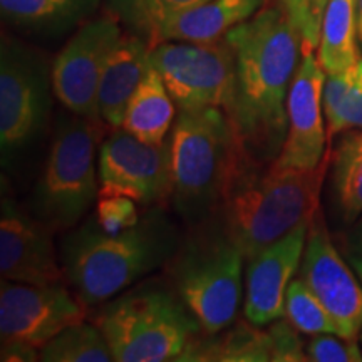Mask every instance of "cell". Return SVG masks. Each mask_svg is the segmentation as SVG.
I'll return each mask as SVG.
<instances>
[{
	"label": "cell",
	"mask_w": 362,
	"mask_h": 362,
	"mask_svg": "<svg viewBox=\"0 0 362 362\" xmlns=\"http://www.w3.org/2000/svg\"><path fill=\"white\" fill-rule=\"evenodd\" d=\"M235 54L228 116L252 160L270 165L287 138V98L302 37L280 4H267L225 35Z\"/></svg>",
	"instance_id": "obj_1"
},
{
	"label": "cell",
	"mask_w": 362,
	"mask_h": 362,
	"mask_svg": "<svg viewBox=\"0 0 362 362\" xmlns=\"http://www.w3.org/2000/svg\"><path fill=\"white\" fill-rule=\"evenodd\" d=\"M183 242L163 206H153L138 223L107 232L96 215L67 230L61 242L64 275L84 305H103L168 265Z\"/></svg>",
	"instance_id": "obj_2"
},
{
	"label": "cell",
	"mask_w": 362,
	"mask_h": 362,
	"mask_svg": "<svg viewBox=\"0 0 362 362\" xmlns=\"http://www.w3.org/2000/svg\"><path fill=\"white\" fill-rule=\"evenodd\" d=\"M171 203L189 228L220 215L250 160L221 107L180 111L170 136Z\"/></svg>",
	"instance_id": "obj_3"
},
{
	"label": "cell",
	"mask_w": 362,
	"mask_h": 362,
	"mask_svg": "<svg viewBox=\"0 0 362 362\" xmlns=\"http://www.w3.org/2000/svg\"><path fill=\"white\" fill-rule=\"evenodd\" d=\"M322 175L324 165L298 170L248 160L218 215L245 260L312 220Z\"/></svg>",
	"instance_id": "obj_4"
},
{
	"label": "cell",
	"mask_w": 362,
	"mask_h": 362,
	"mask_svg": "<svg viewBox=\"0 0 362 362\" xmlns=\"http://www.w3.org/2000/svg\"><path fill=\"white\" fill-rule=\"evenodd\" d=\"M116 362L178 361L203 334L173 285L146 282L103 304L96 315Z\"/></svg>",
	"instance_id": "obj_5"
},
{
	"label": "cell",
	"mask_w": 362,
	"mask_h": 362,
	"mask_svg": "<svg viewBox=\"0 0 362 362\" xmlns=\"http://www.w3.org/2000/svg\"><path fill=\"white\" fill-rule=\"evenodd\" d=\"M245 255L220 216L193 226L170 262V279L203 332L216 334L237 319L243 297Z\"/></svg>",
	"instance_id": "obj_6"
},
{
	"label": "cell",
	"mask_w": 362,
	"mask_h": 362,
	"mask_svg": "<svg viewBox=\"0 0 362 362\" xmlns=\"http://www.w3.org/2000/svg\"><path fill=\"white\" fill-rule=\"evenodd\" d=\"M99 128L71 111L56 117L47 160L33 192L34 216L54 233L78 226L96 202Z\"/></svg>",
	"instance_id": "obj_7"
},
{
	"label": "cell",
	"mask_w": 362,
	"mask_h": 362,
	"mask_svg": "<svg viewBox=\"0 0 362 362\" xmlns=\"http://www.w3.org/2000/svg\"><path fill=\"white\" fill-rule=\"evenodd\" d=\"M52 64L11 34L0 40V149L2 166L37 144L52 112Z\"/></svg>",
	"instance_id": "obj_8"
},
{
	"label": "cell",
	"mask_w": 362,
	"mask_h": 362,
	"mask_svg": "<svg viewBox=\"0 0 362 362\" xmlns=\"http://www.w3.org/2000/svg\"><path fill=\"white\" fill-rule=\"evenodd\" d=\"M178 111L221 107L228 112L235 89V54L226 39L216 42L156 44L149 54Z\"/></svg>",
	"instance_id": "obj_9"
},
{
	"label": "cell",
	"mask_w": 362,
	"mask_h": 362,
	"mask_svg": "<svg viewBox=\"0 0 362 362\" xmlns=\"http://www.w3.org/2000/svg\"><path fill=\"white\" fill-rule=\"evenodd\" d=\"M99 197L121 194L146 208L171 200V151L168 143L141 141L124 128L115 131L99 148Z\"/></svg>",
	"instance_id": "obj_10"
},
{
	"label": "cell",
	"mask_w": 362,
	"mask_h": 362,
	"mask_svg": "<svg viewBox=\"0 0 362 362\" xmlns=\"http://www.w3.org/2000/svg\"><path fill=\"white\" fill-rule=\"evenodd\" d=\"M123 37L119 19L104 13L84 22L52 62L54 96L66 111L101 124L98 90L107 57Z\"/></svg>",
	"instance_id": "obj_11"
},
{
	"label": "cell",
	"mask_w": 362,
	"mask_h": 362,
	"mask_svg": "<svg viewBox=\"0 0 362 362\" xmlns=\"http://www.w3.org/2000/svg\"><path fill=\"white\" fill-rule=\"evenodd\" d=\"M83 305L62 282L33 285L2 279L0 339L40 349L66 327L86 320Z\"/></svg>",
	"instance_id": "obj_12"
},
{
	"label": "cell",
	"mask_w": 362,
	"mask_h": 362,
	"mask_svg": "<svg viewBox=\"0 0 362 362\" xmlns=\"http://www.w3.org/2000/svg\"><path fill=\"white\" fill-rule=\"evenodd\" d=\"M300 279L334 317L341 337L357 339L362 330V282L334 247L319 215L310 220Z\"/></svg>",
	"instance_id": "obj_13"
},
{
	"label": "cell",
	"mask_w": 362,
	"mask_h": 362,
	"mask_svg": "<svg viewBox=\"0 0 362 362\" xmlns=\"http://www.w3.org/2000/svg\"><path fill=\"white\" fill-rule=\"evenodd\" d=\"M325 74L314 49L302 47L287 98V138L274 161L280 168L315 170L322 165L327 141L322 106Z\"/></svg>",
	"instance_id": "obj_14"
},
{
	"label": "cell",
	"mask_w": 362,
	"mask_h": 362,
	"mask_svg": "<svg viewBox=\"0 0 362 362\" xmlns=\"http://www.w3.org/2000/svg\"><path fill=\"white\" fill-rule=\"evenodd\" d=\"M54 232L37 216L2 198L0 216V275L19 284L51 285L66 277L52 240Z\"/></svg>",
	"instance_id": "obj_15"
},
{
	"label": "cell",
	"mask_w": 362,
	"mask_h": 362,
	"mask_svg": "<svg viewBox=\"0 0 362 362\" xmlns=\"http://www.w3.org/2000/svg\"><path fill=\"white\" fill-rule=\"evenodd\" d=\"M309 225L304 221L247 260L243 315L248 322L264 327L285 317V293L304 259Z\"/></svg>",
	"instance_id": "obj_16"
},
{
	"label": "cell",
	"mask_w": 362,
	"mask_h": 362,
	"mask_svg": "<svg viewBox=\"0 0 362 362\" xmlns=\"http://www.w3.org/2000/svg\"><path fill=\"white\" fill-rule=\"evenodd\" d=\"M151 45L138 34H123L104 66L98 90V110L101 119L112 129L124 123L126 110L151 61Z\"/></svg>",
	"instance_id": "obj_17"
},
{
	"label": "cell",
	"mask_w": 362,
	"mask_h": 362,
	"mask_svg": "<svg viewBox=\"0 0 362 362\" xmlns=\"http://www.w3.org/2000/svg\"><path fill=\"white\" fill-rule=\"evenodd\" d=\"M267 4L269 0H208L161 25L155 45L166 40L198 44L216 42L225 39L233 27L252 19Z\"/></svg>",
	"instance_id": "obj_18"
},
{
	"label": "cell",
	"mask_w": 362,
	"mask_h": 362,
	"mask_svg": "<svg viewBox=\"0 0 362 362\" xmlns=\"http://www.w3.org/2000/svg\"><path fill=\"white\" fill-rule=\"evenodd\" d=\"M101 0H0L4 24L35 37H59L79 29Z\"/></svg>",
	"instance_id": "obj_19"
},
{
	"label": "cell",
	"mask_w": 362,
	"mask_h": 362,
	"mask_svg": "<svg viewBox=\"0 0 362 362\" xmlns=\"http://www.w3.org/2000/svg\"><path fill=\"white\" fill-rule=\"evenodd\" d=\"M175 101L155 67H149L126 110L124 128L141 141L161 144L175 124Z\"/></svg>",
	"instance_id": "obj_20"
},
{
	"label": "cell",
	"mask_w": 362,
	"mask_h": 362,
	"mask_svg": "<svg viewBox=\"0 0 362 362\" xmlns=\"http://www.w3.org/2000/svg\"><path fill=\"white\" fill-rule=\"evenodd\" d=\"M178 361L269 362L272 361L270 334L252 322H237L216 334L203 332L189 344Z\"/></svg>",
	"instance_id": "obj_21"
},
{
	"label": "cell",
	"mask_w": 362,
	"mask_h": 362,
	"mask_svg": "<svg viewBox=\"0 0 362 362\" xmlns=\"http://www.w3.org/2000/svg\"><path fill=\"white\" fill-rule=\"evenodd\" d=\"M357 40V0H329L317 47V59L327 74L346 71L359 61Z\"/></svg>",
	"instance_id": "obj_22"
},
{
	"label": "cell",
	"mask_w": 362,
	"mask_h": 362,
	"mask_svg": "<svg viewBox=\"0 0 362 362\" xmlns=\"http://www.w3.org/2000/svg\"><path fill=\"white\" fill-rule=\"evenodd\" d=\"M332 189L344 223L362 216V131H344L334 151Z\"/></svg>",
	"instance_id": "obj_23"
},
{
	"label": "cell",
	"mask_w": 362,
	"mask_h": 362,
	"mask_svg": "<svg viewBox=\"0 0 362 362\" xmlns=\"http://www.w3.org/2000/svg\"><path fill=\"white\" fill-rule=\"evenodd\" d=\"M322 106L329 136L362 129V59L346 71L327 74Z\"/></svg>",
	"instance_id": "obj_24"
},
{
	"label": "cell",
	"mask_w": 362,
	"mask_h": 362,
	"mask_svg": "<svg viewBox=\"0 0 362 362\" xmlns=\"http://www.w3.org/2000/svg\"><path fill=\"white\" fill-rule=\"evenodd\" d=\"M44 362H111L115 361L103 330L86 320L69 325L39 349Z\"/></svg>",
	"instance_id": "obj_25"
},
{
	"label": "cell",
	"mask_w": 362,
	"mask_h": 362,
	"mask_svg": "<svg viewBox=\"0 0 362 362\" xmlns=\"http://www.w3.org/2000/svg\"><path fill=\"white\" fill-rule=\"evenodd\" d=\"M205 2L208 0H111V6L117 19H124L153 49L161 25Z\"/></svg>",
	"instance_id": "obj_26"
},
{
	"label": "cell",
	"mask_w": 362,
	"mask_h": 362,
	"mask_svg": "<svg viewBox=\"0 0 362 362\" xmlns=\"http://www.w3.org/2000/svg\"><path fill=\"white\" fill-rule=\"evenodd\" d=\"M285 317L298 332L310 334H336L341 330L330 312L317 298L302 279H292L285 293Z\"/></svg>",
	"instance_id": "obj_27"
},
{
	"label": "cell",
	"mask_w": 362,
	"mask_h": 362,
	"mask_svg": "<svg viewBox=\"0 0 362 362\" xmlns=\"http://www.w3.org/2000/svg\"><path fill=\"white\" fill-rule=\"evenodd\" d=\"M302 37V47L317 51L329 0H277Z\"/></svg>",
	"instance_id": "obj_28"
},
{
	"label": "cell",
	"mask_w": 362,
	"mask_h": 362,
	"mask_svg": "<svg viewBox=\"0 0 362 362\" xmlns=\"http://www.w3.org/2000/svg\"><path fill=\"white\" fill-rule=\"evenodd\" d=\"M307 359L314 362H361L362 351L356 339L336 334H317L307 344Z\"/></svg>",
	"instance_id": "obj_29"
},
{
	"label": "cell",
	"mask_w": 362,
	"mask_h": 362,
	"mask_svg": "<svg viewBox=\"0 0 362 362\" xmlns=\"http://www.w3.org/2000/svg\"><path fill=\"white\" fill-rule=\"evenodd\" d=\"M96 208V218L107 232H119V230L136 225L139 220L136 202L121 194L99 197Z\"/></svg>",
	"instance_id": "obj_30"
},
{
	"label": "cell",
	"mask_w": 362,
	"mask_h": 362,
	"mask_svg": "<svg viewBox=\"0 0 362 362\" xmlns=\"http://www.w3.org/2000/svg\"><path fill=\"white\" fill-rule=\"evenodd\" d=\"M272 341V361L275 362H300L307 359L298 330L291 322L279 319L269 327Z\"/></svg>",
	"instance_id": "obj_31"
},
{
	"label": "cell",
	"mask_w": 362,
	"mask_h": 362,
	"mask_svg": "<svg viewBox=\"0 0 362 362\" xmlns=\"http://www.w3.org/2000/svg\"><path fill=\"white\" fill-rule=\"evenodd\" d=\"M0 359L4 362H33L39 359V349L22 342H2Z\"/></svg>",
	"instance_id": "obj_32"
},
{
	"label": "cell",
	"mask_w": 362,
	"mask_h": 362,
	"mask_svg": "<svg viewBox=\"0 0 362 362\" xmlns=\"http://www.w3.org/2000/svg\"><path fill=\"white\" fill-rule=\"evenodd\" d=\"M352 247H354L357 255L362 257V220L352 233Z\"/></svg>",
	"instance_id": "obj_33"
},
{
	"label": "cell",
	"mask_w": 362,
	"mask_h": 362,
	"mask_svg": "<svg viewBox=\"0 0 362 362\" xmlns=\"http://www.w3.org/2000/svg\"><path fill=\"white\" fill-rule=\"evenodd\" d=\"M349 264H351L352 269H354L356 275L359 277V280L362 282V257L357 255V253H356V255H351L349 257Z\"/></svg>",
	"instance_id": "obj_34"
},
{
	"label": "cell",
	"mask_w": 362,
	"mask_h": 362,
	"mask_svg": "<svg viewBox=\"0 0 362 362\" xmlns=\"http://www.w3.org/2000/svg\"><path fill=\"white\" fill-rule=\"evenodd\" d=\"M357 35L362 47V0H357Z\"/></svg>",
	"instance_id": "obj_35"
},
{
	"label": "cell",
	"mask_w": 362,
	"mask_h": 362,
	"mask_svg": "<svg viewBox=\"0 0 362 362\" xmlns=\"http://www.w3.org/2000/svg\"><path fill=\"white\" fill-rule=\"evenodd\" d=\"M361 341H362V330H361Z\"/></svg>",
	"instance_id": "obj_36"
}]
</instances>
